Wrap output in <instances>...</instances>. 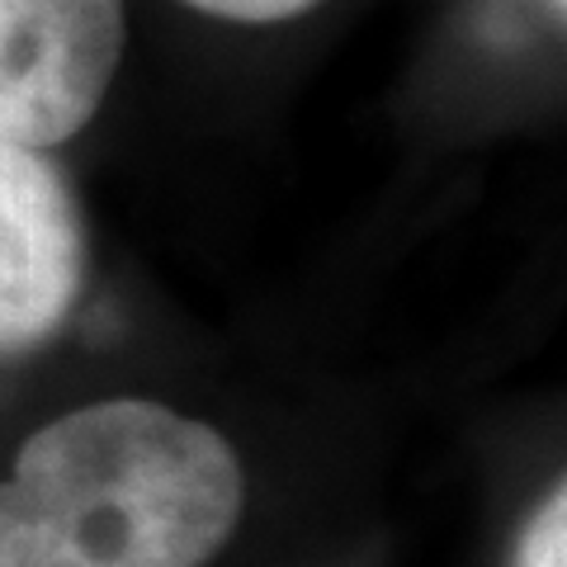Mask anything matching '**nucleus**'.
Instances as JSON below:
<instances>
[{"instance_id": "5", "label": "nucleus", "mask_w": 567, "mask_h": 567, "mask_svg": "<svg viewBox=\"0 0 567 567\" xmlns=\"http://www.w3.org/2000/svg\"><path fill=\"white\" fill-rule=\"evenodd\" d=\"M166 6L223 33H279L322 14L331 0H166Z\"/></svg>"}, {"instance_id": "4", "label": "nucleus", "mask_w": 567, "mask_h": 567, "mask_svg": "<svg viewBox=\"0 0 567 567\" xmlns=\"http://www.w3.org/2000/svg\"><path fill=\"white\" fill-rule=\"evenodd\" d=\"M502 567H567V473L554 468L529 492V502L516 511L506 539Z\"/></svg>"}, {"instance_id": "3", "label": "nucleus", "mask_w": 567, "mask_h": 567, "mask_svg": "<svg viewBox=\"0 0 567 567\" xmlns=\"http://www.w3.org/2000/svg\"><path fill=\"white\" fill-rule=\"evenodd\" d=\"M133 0H0V128L71 152L118 95Z\"/></svg>"}, {"instance_id": "2", "label": "nucleus", "mask_w": 567, "mask_h": 567, "mask_svg": "<svg viewBox=\"0 0 567 567\" xmlns=\"http://www.w3.org/2000/svg\"><path fill=\"white\" fill-rule=\"evenodd\" d=\"M95 293L100 237L66 152L0 128V379L76 341Z\"/></svg>"}, {"instance_id": "1", "label": "nucleus", "mask_w": 567, "mask_h": 567, "mask_svg": "<svg viewBox=\"0 0 567 567\" xmlns=\"http://www.w3.org/2000/svg\"><path fill=\"white\" fill-rule=\"evenodd\" d=\"M260 496V458L223 412L91 388L0 454V567H223Z\"/></svg>"}]
</instances>
